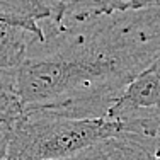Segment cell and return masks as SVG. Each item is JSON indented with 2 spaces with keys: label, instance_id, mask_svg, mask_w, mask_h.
Returning a JSON list of instances; mask_svg holds the SVG:
<instances>
[{
  "label": "cell",
  "instance_id": "obj_4",
  "mask_svg": "<svg viewBox=\"0 0 160 160\" xmlns=\"http://www.w3.org/2000/svg\"><path fill=\"white\" fill-rule=\"evenodd\" d=\"M155 7H160V0H89L68 17V21L65 22V26L60 31L68 28V24H72V22H87L101 16H111L116 12H129V10H133V12L147 10L155 9Z\"/></svg>",
  "mask_w": 160,
  "mask_h": 160
},
{
  "label": "cell",
  "instance_id": "obj_2",
  "mask_svg": "<svg viewBox=\"0 0 160 160\" xmlns=\"http://www.w3.org/2000/svg\"><path fill=\"white\" fill-rule=\"evenodd\" d=\"M157 108H160V70L153 60L121 90L106 109L104 116L109 119H123Z\"/></svg>",
  "mask_w": 160,
  "mask_h": 160
},
{
  "label": "cell",
  "instance_id": "obj_6",
  "mask_svg": "<svg viewBox=\"0 0 160 160\" xmlns=\"http://www.w3.org/2000/svg\"><path fill=\"white\" fill-rule=\"evenodd\" d=\"M21 112L22 108L12 92V83L0 82V119H14Z\"/></svg>",
  "mask_w": 160,
  "mask_h": 160
},
{
  "label": "cell",
  "instance_id": "obj_8",
  "mask_svg": "<svg viewBox=\"0 0 160 160\" xmlns=\"http://www.w3.org/2000/svg\"><path fill=\"white\" fill-rule=\"evenodd\" d=\"M0 82H3V80H2V75H0Z\"/></svg>",
  "mask_w": 160,
  "mask_h": 160
},
{
  "label": "cell",
  "instance_id": "obj_5",
  "mask_svg": "<svg viewBox=\"0 0 160 160\" xmlns=\"http://www.w3.org/2000/svg\"><path fill=\"white\" fill-rule=\"evenodd\" d=\"M44 3L49 7L51 10V19L49 22L53 24V29L55 31H60V29L65 26V22L68 21V17L78 10L80 7L83 5L89 0H43Z\"/></svg>",
  "mask_w": 160,
  "mask_h": 160
},
{
  "label": "cell",
  "instance_id": "obj_7",
  "mask_svg": "<svg viewBox=\"0 0 160 160\" xmlns=\"http://www.w3.org/2000/svg\"><path fill=\"white\" fill-rule=\"evenodd\" d=\"M17 118H14V119H0V160H9L10 135H12L14 121H16Z\"/></svg>",
  "mask_w": 160,
  "mask_h": 160
},
{
  "label": "cell",
  "instance_id": "obj_3",
  "mask_svg": "<svg viewBox=\"0 0 160 160\" xmlns=\"http://www.w3.org/2000/svg\"><path fill=\"white\" fill-rule=\"evenodd\" d=\"M38 38L22 24L0 17V73L16 72L31 53Z\"/></svg>",
  "mask_w": 160,
  "mask_h": 160
},
{
  "label": "cell",
  "instance_id": "obj_1",
  "mask_svg": "<svg viewBox=\"0 0 160 160\" xmlns=\"http://www.w3.org/2000/svg\"><path fill=\"white\" fill-rule=\"evenodd\" d=\"M123 133L119 119L29 109L14 121L9 160H67Z\"/></svg>",
  "mask_w": 160,
  "mask_h": 160
}]
</instances>
